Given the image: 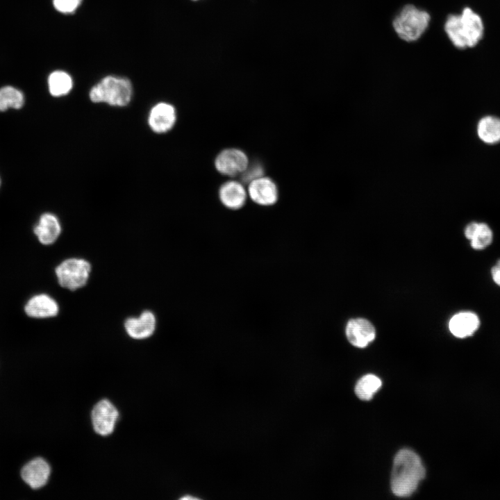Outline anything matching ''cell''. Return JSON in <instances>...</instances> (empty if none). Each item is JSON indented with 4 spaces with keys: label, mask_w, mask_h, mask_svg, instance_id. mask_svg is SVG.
I'll return each instance as SVG.
<instances>
[{
    "label": "cell",
    "mask_w": 500,
    "mask_h": 500,
    "mask_svg": "<svg viewBox=\"0 0 500 500\" xmlns=\"http://www.w3.org/2000/svg\"><path fill=\"white\" fill-rule=\"evenodd\" d=\"M425 469L419 456L404 449L396 455L391 476V489L397 497L410 496L425 476Z\"/></svg>",
    "instance_id": "obj_1"
},
{
    "label": "cell",
    "mask_w": 500,
    "mask_h": 500,
    "mask_svg": "<svg viewBox=\"0 0 500 500\" xmlns=\"http://www.w3.org/2000/svg\"><path fill=\"white\" fill-rule=\"evenodd\" d=\"M444 31L458 49H464L476 46L484 34V25L481 16L469 7L460 14L450 15L444 23Z\"/></svg>",
    "instance_id": "obj_2"
},
{
    "label": "cell",
    "mask_w": 500,
    "mask_h": 500,
    "mask_svg": "<svg viewBox=\"0 0 500 500\" xmlns=\"http://www.w3.org/2000/svg\"><path fill=\"white\" fill-rule=\"evenodd\" d=\"M133 95L131 81L126 78L107 76L94 85L89 92L93 103H107L113 106L128 105Z\"/></svg>",
    "instance_id": "obj_3"
},
{
    "label": "cell",
    "mask_w": 500,
    "mask_h": 500,
    "mask_svg": "<svg viewBox=\"0 0 500 500\" xmlns=\"http://www.w3.org/2000/svg\"><path fill=\"white\" fill-rule=\"evenodd\" d=\"M429 14L413 5H406L393 20V27L399 37L406 41L419 39L427 28Z\"/></svg>",
    "instance_id": "obj_4"
},
{
    "label": "cell",
    "mask_w": 500,
    "mask_h": 500,
    "mask_svg": "<svg viewBox=\"0 0 500 500\" xmlns=\"http://www.w3.org/2000/svg\"><path fill=\"white\" fill-rule=\"evenodd\" d=\"M91 271L90 264L84 259L69 258L56 269L59 284L69 290L83 287L88 282Z\"/></svg>",
    "instance_id": "obj_5"
},
{
    "label": "cell",
    "mask_w": 500,
    "mask_h": 500,
    "mask_svg": "<svg viewBox=\"0 0 500 500\" xmlns=\"http://www.w3.org/2000/svg\"><path fill=\"white\" fill-rule=\"evenodd\" d=\"M249 165L246 153L240 149L231 148L222 151L215 160V167L222 174L234 176L242 174Z\"/></svg>",
    "instance_id": "obj_6"
},
{
    "label": "cell",
    "mask_w": 500,
    "mask_h": 500,
    "mask_svg": "<svg viewBox=\"0 0 500 500\" xmlns=\"http://www.w3.org/2000/svg\"><path fill=\"white\" fill-rule=\"evenodd\" d=\"M119 413L108 400L99 401L92 411V422L95 432L106 436L112 433Z\"/></svg>",
    "instance_id": "obj_7"
},
{
    "label": "cell",
    "mask_w": 500,
    "mask_h": 500,
    "mask_svg": "<svg viewBox=\"0 0 500 500\" xmlns=\"http://www.w3.org/2000/svg\"><path fill=\"white\" fill-rule=\"evenodd\" d=\"M176 122V111L170 103L160 102L154 105L148 115L149 128L156 133L169 131Z\"/></svg>",
    "instance_id": "obj_8"
},
{
    "label": "cell",
    "mask_w": 500,
    "mask_h": 500,
    "mask_svg": "<svg viewBox=\"0 0 500 500\" xmlns=\"http://www.w3.org/2000/svg\"><path fill=\"white\" fill-rule=\"evenodd\" d=\"M248 193L253 202L263 206L274 205L278 198L277 185L268 177L261 176L251 181Z\"/></svg>",
    "instance_id": "obj_9"
},
{
    "label": "cell",
    "mask_w": 500,
    "mask_h": 500,
    "mask_svg": "<svg viewBox=\"0 0 500 500\" xmlns=\"http://www.w3.org/2000/svg\"><path fill=\"white\" fill-rule=\"evenodd\" d=\"M346 335L349 342L355 347L363 348L372 342L376 335L375 328L367 319H351L346 327Z\"/></svg>",
    "instance_id": "obj_10"
},
{
    "label": "cell",
    "mask_w": 500,
    "mask_h": 500,
    "mask_svg": "<svg viewBox=\"0 0 500 500\" xmlns=\"http://www.w3.org/2000/svg\"><path fill=\"white\" fill-rule=\"evenodd\" d=\"M50 472V466L47 462L41 458H37L24 466L21 476L31 488L38 489L47 483Z\"/></svg>",
    "instance_id": "obj_11"
},
{
    "label": "cell",
    "mask_w": 500,
    "mask_h": 500,
    "mask_svg": "<svg viewBox=\"0 0 500 500\" xmlns=\"http://www.w3.org/2000/svg\"><path fill=\"white\" fill-rule=\"evenodd\" d=\"M479 326V317L472 311L459 312L455 314L449 322V329L451 334L460 339L472 336Z\"/></svg>",
    "instance_id": "obj_12"
},
{
    "label": "cell",
    "mask_w": 500,
    "mask_h": 500,
    "mask_svg": "<svg viewBox=\"0 0 500 500\" xmlns=\"http://www.w3.org/2000/svg\"><path fill=\"white\" fill-rule=\"evenodd\" d=\"M156 317L149 311H144L139 317L128 318L124 327L128 335L134 339H145L150 337L156 329Z\"/></svg>",
    "instance_id": "obj_13"
},
{
    "label": "cell",
    "mask_w": 500,
    "mask_h": 500,
    "mask_svg": "<svg viewBox=\"0 0 500 500\" xmlns=\"http://www.w3.org/2000/svg\"><path fill=\"white\" fill-rule=\"evenodd\" d=\"M219 198L227 208L238 210L244 205L247 192L242 184L235 181H230L224 183L219 188Z\"/></svg>",
    "instance_id": "obj_14"
},
{
    "label": "cell",
    "mask_w": 500,
    "mask_h": 500,
    "mask_svg": "<svg viewBox=\"0 0 500 500\" xmlns=\"http://www.w3.org/2000/svg\"><path fill=\"white\" fill-rule=\"evenodd\" d=\"M26 313L35 318L56 316L59 310L56 301L47 294H41L29 299L24 308Z\"/></svg>",
    "instance_id": "obj_15"
},
{
    "label": "cell",
    "mask_w": 500,
    "mask_h": 500,
    "mask_svg": "<svg viewBox=\"0 0 500 500\" xmlns=\"http://www.w3.org/2000/svg\"><path fill=\"white\" fill-rule=\"evenodd\" d=\"M34 233L38 240L43 244H51L61 233V226L57 217L51 213L41 215L34 228Z\"/></svg>",
    "instance_id": "obj_16"
},
{
    "label": "cell",
    "mask_w": 500,
    "mask_h": 500,
    "mask_svg": "<svg viewBox=\"0 0 500 500\" xmlns=\"http://www.w3.org/2000/svg\"><path fill=\"white\" fill-rule=\"evenodd\" d=\"M465 238L469 241L472 249L483 250L492 242L493 233L490 226L483 222H472L464 231Z\"/></svg>",
    "instance_id": "obj_17"
},
{
    "label": "cell",
    "mask_w": 500,
    "mask_h": 500,
    "mask_svg": "<svg viewBox=\"0 0 500 500\" xmlns=\"http://www.w3.org/2000/svg\"><path fill=\"white\" fill-rule=\"evenodd\" d=\"M479 138L487 144H495L500 141V119L486 116L480 119L477 126Z\"/></svg>",
    "instance_id": "obj_18"
},
{
    "label": "cell",
    "mask_w": 500,
    "mask_h": 500,
    "mask_svg": "<svg viewBox=\"0 0 500 500\" xmlns=\"http://www.w3.org/2000/svg\"><path fill=\"white\" fill-rule=\"evenodd\" d=\"M48 87L52 96L61 97L67 94L72 90L73 81L67 72L55 71L48 78Z\"/></svg>",
    "instance_id": "obj_19"
},
{
    "label": "cell",
    "mask_w": 500,
    "mask_h": 500,
    "mask_svg": "<svg viewBox=\"0 0 500 500\" xmlns=\"http://www.w3.org/2000/svg\"><path fill=\"white\" fill-rule=\"evenodd\" d=\"M382 382L378 377L373 374L362 376L357 383L355 392L358 397L362 400L371 399L378 390Z\"/></svg>",
    "instance_id": "obj_20"
},
{
    "label": "cell",
    "mask_w": 500,
    "mask_h": 500,
    "mask_svg": "<svg viewBox=\"0 0 500 500\" xmlns=\"http://www.w3.org/2000/svg\"><path fill=\"white\" fill-rule=\"evenodd\" d=\"M24 104V96L21 91L12 87L5 86L0 89V111L9 108L19 109Z\"/></svg>",
    "instance_id": "obj_21"
},
{
    "label": "cell",
    "mask_w": 500,
    "mask_h": 500,
    "mask_svg": "<svg viewBox=\"0 0 500 500\" xmlns=\"http://www.w3.org/2000/svg\"><path fill=\"white\" fill-rule=\"evenodd\" d=\"M242 179L245 183H250L254 179L260 178L264 174V169L260 163L253 162L247 167L241 174Z\"/></svg>",
    "instance_id": "obj_22"
},
{
    "label": "cell",
    "mask_w": 500,
    "mask_h": 500,
    "mask_svg": "<svg viewBox=\"0 0 500 500\" xmlns=\"http://www.w3.org/2000/svg\"><path fill=\"white\" fill-rule=\"evenodd\" d=\"M82 0H53L54 8L65 14L74 12L81 4Z\"/></svg>",
    "instance_id": "obj_23"
},
{
    "label": "cell",
    "mask_w": 500,
    "mask_h": 500,
    "mask_svg": "<svg viewBox=\"0 0 500 500\" xmlns=\"http://www.w3.org/2000/svg\"><path fill=\"white\" fill-rule=\"evenodd\" d=\"M491 276L493 281L500 287V259L492 267Z\"/></svg>",
    "instance_id": "obj_24"
}]
</instances>
